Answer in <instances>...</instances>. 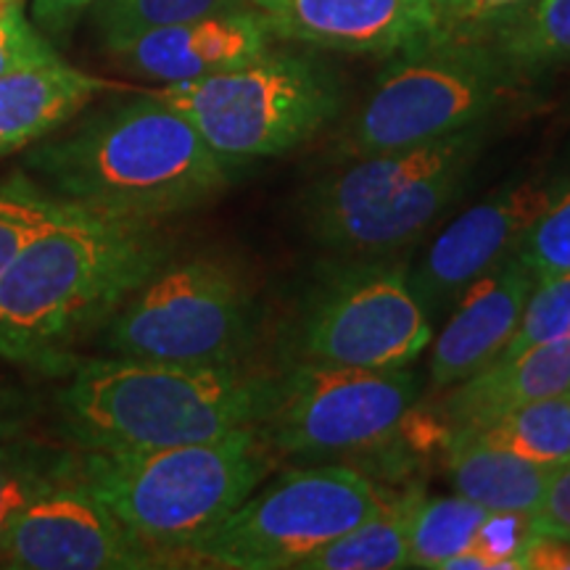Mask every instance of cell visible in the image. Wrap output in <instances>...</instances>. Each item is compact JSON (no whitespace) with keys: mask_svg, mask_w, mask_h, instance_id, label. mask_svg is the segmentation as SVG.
<instances>
[{"mask_svg":"<svg viewBox=\"0 0 570 570\" xmlns=\"http://www.w3.org/2000/svg\"><path fill=\"white\" fill-rule=\"evenodd\" d=\"M173 248L159 223L59 202L0 273V356L46 375L69 373L75 346L167 265Z\"/></svg>","mask_w":570,"mask_h":570,"instance_id":"1","label":"cell"},{"mask_svg":"<svg viewBox=\"0 0 570 570\" xmlns=\"http://www.w3.org/2000/svg\"><path fill=\"white\" fill-rule=\"evenodd\" d=\"M233 173L154 92L92 114L61 138H42L24 156V175L51 198L148 223L212 204Z\"/></svg>","mask_w":570,"mask_h":570,"instance_id":"2","label":"cell"},{"mask_svg":"<svg viewBox=\"0 0 570 570\" xmlns=\"http://www.w3.org/2000/svg\"><path fill=\"white\" fill-rule=\"evenodd\" d=\"M267 402L269 377L240 365H173L106 354L75 362L56 396V415L80 452H142L256 428Z\"/></svg>","mask_w":570,"mask_h":570,"instance_id":"3","label":"cell"},{"mask_svg":"<svg viewBox=\"0 0 570 570\" xmlns=\"http://www.w3.org/2000/svg\"><path fill=\"white\" fill-rule=\"evenodd\" d=\"M267 470L269 446L256 428L202 444L80 452L82 481L159 566L185 562Z\"/></svg>","mask_w":570,"mask_h":570,"instance_id":"4","label":"cell"},{"mask_svg":"<svg viewBox=\"0 0 570 570\" xmlns=\"http://www.w3.org/2000/svg\"><path fill=\"white\" fill-rule=\"evenodd\" d=\"M483 142L487 122L404 151L354 159L304 190L306 230L341 254L407 246L458 202Z\"/></svg>","mask_w":570,"mask_h":570,"instance_id":"5","label":"cell"},{"mask_svg":"<svg viewBox=\"0 0 570 570\" xmlns=\"http://www.w3.org/2000/svg\"><path fill=\"white\" fill-rule=\"evenodd\" d=\"M180 111L227 167L281 156L323 130L341 111L336 71L317 56L273 51L217 75L154 90Z\"/></svg>","mask_w":570,"mask_h":570,"instance_id":"6","label":"cell"},{"mask_svg":"<svg viewBox=\"0 0 570 570\" xmlns=\"http://www.w3.org/2000/svg\"><path fill=\"white\" fill-rule=\"evenodd\" d=\"M518 80L487 38H428L391 56L336 146V161L404 151L487 122Z\"/></svg>","mask_w":570,"mask_h":570,"instance_id":"7","label":"cell"},{"mask_svg":"<svg viewBox=\"0 0 570 570\" xmlns=\"http://www.w3.org/2000/svg\"><path fill=\"white\" fill-rule=\"evenodd\" d=\"M256 302L240 269L217 256L167 262L104 323L106 354L173 365H240Z\"/></svg>","mask_w":570,"mask_h":570,"instance_id":"8","label":"cell"},{"mask_svg":"<svg viewBox=\"0 0 570 570\" xmlns=\"http://www.w3.org/2000/svg\"><path fill=\"white\" fill-rule=\"evenodd\" d=\"M386 504L365 475L344 465L298 468L240 502L185 562L227 570L298 568Z\"/></svg>","mask_w":570,"mask_h":570,"instance_id":"9","label":"cell"},{"mask_svg":"<svg viewBox=\"0 0 570 570\" xmlns=\"http://www.w3.org/2000/svg\"><path fill=\"white\" fill-rule=\"evenodd\" d=\"M420 396L407 367L362 370L298 362L283 377H269V402L259 436L269 452L354 454L394 436Z\"/></svg>","mask_w":570,"mask_h":570,"instance_id":"10","label":"cell"},{"mask_svg":"<svg viewBox=\"0 0 570 570\" xmlns=\"http://www.w3.org/2000/svg\"><path fill=\"white\" fill-rule=\"evenodd\" d=\"M433 338L431 312L402 265H346L315 285L296 327L302 362L407 367Z\"/></svg>","mask_w":570,"mask_h":570,"instance_id":"11","label":"cell"},{"mask_svg":"<svg viewBox=\"0 0 570 570\" xmlns=\"http://www.w3.org/2000/svg\"><path fill=\"white\" fill-rule=\"evenodd\" d=\"M11 570H138L161 568L82 481L80 468L21 512L0 544Z\"/></svg>","mask_w":570,"mask_h":570,"instance_id":"12","label":"cell"},{"mask_svg":"<svg viewBox=\"0 0 570 570\" xmlns=\"http://www.w3.org/2000/svg\"><path fill=\"white\" fill-rule=\"evenodd\" d=\"M562 194L552 180H523L470 206L433 240L423 265L410 275L425 309H444L475 277L518 254L531 227Z\"/></svg>","mask_w":570,"mask_h":570,"instance_id":"13","label":"cell"},{"mask_svg":"<svg viewBox=\"0 0 570 570\" xmlns=\"http://www.w3.org/2000/svg\"><path fill=\"white\" fill-rule=\"evenodd\" d=\"M275 38L360 56H394L436 35L433 0H252Z\"/></svg>","mask_w":570,"mask_h":570,"instance_id":"14","label":"cell"},{"mask_svg":"<svg viewBox=\"0 0 570 570\" xmlns=\"http://www.w3.org/2000/svg\"><path fill=\"white\" fill-rule=\"evenodd\" d=\"M273 30L256 9L217 13L114 42L106 53L125 71L164 85L198 80L254 61L273 46Z\"/></svg>","mask_w":570,"mask_h":570,"instance_id":"15","label":"cell"},{"mask_svg":"<svg viewBox=\"0 0 570 570\" xmlns=\"http://www.w3.org/2000/svg\"><path fill=\"white\" fill-rule=\"evenodd\" d=\"M537 283V275L520 254L475 277L460 294L458 309L433 344V386H458L487 370L510 344Z\"/></svg>","mask_w":570,"mask_h":570,"instance_id":"16","label":"cell"},{"mask_svg":"<svg viewBox=\"0 0 570 570\" xmlns=\"http://www.w3.org/2000/svg\"><path fill=\"white\" fill-rule=\"evenodd\" d=\"M117 85L61 59L0 75V159L24 151Z\"/></svg>","mask_w":570,"mask_h":570,"instance_id":"17","label":"cell"},{"mask_svg":"<svg viewBox=\"0 0 570 570\" xmlns=\"http://www.w3.org/2000/svg\"><path fill=\"white\" fill-rule=\"evenodd\" d=\"M458 386L444 404V415L454 431L489 423L537 399L566 394L570 391V333L512 360L491 362Z\"/></svg>","mask_w":570,"mask_h":570,"instance_id":"18","label":"cell"},{"mask_svg":"<svg viewBox=\"0 0 570 570\" xmlns=\"http://www.w3.org/2000/svg\"><path fill=\"white\" fill-rule=\"evenodd\" d=\"M554 468L523 460L502 449L449 436L446 479L454 491L489 512L533 515Z\"/></svg>","mask_w":570,"mask_h":570,"instance_id":"19","label":"cell"},{"mask_svg":"<svg viewBox=\"0 0 570 570\" xmlns=\"http://www.w3.org/2000/svg\"><path fill=\"white\" fill-rule=\"evenodd\" d=\"M515 80L570 63V0H529L481 35Z\"/></svg>","mask_w":570,"mask_h":570,"instance_id":"20","label":"cell"},{"mask_svg":"<svg viewBox=\"0 0 570 570\" xmlns=\"http://www.w3.org/2000/svg\"><path fill=\"white\" fill-rule=\"evenodd\" d=\"M452 436L475 444L502 449L539 465L560 468L570 462V391L558 396L537 399L489 423L458 428Z\"/></svg>","mask_w":570,"mask_h":570,"instance_id":"21","label":"cell"},{"mask_svg":"<svg viewBox=\"0 0 570 570\" xmlns=\"http://www.w3.org/2000/svg\"><path fill=\"white\" fill-rule=\"evenodd\" d=\"M420 494L383 504L373 518L312 552L302 570H396L410 568V529Z\"/></svg>","mask_w":570,"mask_h":570,"instance_id":"22","label":"cell"},{"mask_svg":"<svg viewBox=\"0 0 570 570\" xmlns=\"http://www.w3.org/2000/svg\"><path fill=\"white\" fill-rule=\"evenodd\" d=\"M80 468V452L27 433L0 441V544L35 499L71 479Z\"/></svg>","mask_w":570,"mask_h":570,"instance_id":"23","label":"cell"},{"mask_svg":"<svg viewBox=\"0 0 570 570\" xmlns=\"http://www.w3.org/2000/svg\"><path fill=\"white\" fill-rule=\"evenodd\" d=\"M491 512L465 497H420L410 529V568H444L446 560L468 550Z\"/></svg>","mask_w":570,"mask_h":570,"instance_id":"24","label":"cell"},{"mask_svg":"<svg viewBox=\"0 0 570 570\" xmlns=\"http://www.w3.org/2000/svg\"><path fill=\"white\" fill-rule=\"evenodd\" d=\"M244 9H254L252 0H98L96 27L104 48H109L161 27Z\"/></svg>","mask_w":570,"mask_h":570,"instance_id":"25","label":"cell"},{"mask_svg":"<svg viewBox=\"0 0 570 570\" xmlns=\"http://www.w3.org/2000/svg\"><path fill=\"white\" fill-rule=\"evenodd\" d=\"M59 212V202L40 190L24 173L0 183V273Z\"/></svg>","mask_w":570,"mask_h":570,"instance_id":"26","label":"cell"},{"mask_svg":"<svg viewBox=\"0 0 570 570\" xmlns=\"http://www.w3.org/2000/svg\"><path fill=\"white\" fill-rule=\"evenodd\" d=\"M566 333H570V269L537 283L510 344L497 360H512V356L566 336Z\"/></svg>","mask_w":570,"mask_h":570,"instance_id":"27","label":"cell"},{"mask_svg":"<svg viewBox=\"0 0 570 570\" xmlns=\"http://www.w3.org/2000/svg\"><path fill=\"white\" fill-rule=\"evenodd\" d=\"M520 259L537 275V281L570 269V190H566L541 219L531 227L518 248Z\"/></svg>","mask_w":570,"mask_h":570,"instance_id":"28","label":"cell"},{"mask_svg":"<svg viewBox=\"0 0 570 570\" xmlns=\"http://www.w3.org/2000/svg\"><path fill=\"white\" fill-rule=\"evenodd\" d=\"M53 59H59V53L30 24L21 3L0 6V75Z\"/></svg>","mask_w":570,"mask_h":570,"instance_id":"29","label":"cell"},{"mask_svg":"<svg viewBox=\"0 0 570 570\" xmlns=\"http://www.w3.org/2000/svg\"><path fill=\"white\" fill-rule=\"evenodd\" d=\"M439 38H481L494 21L529 0H433Z\"/></svg>","mask_w":570,"mask_h":570,"instance_id":"30","label":"cell"},{"mask_svg":"<svg viewBox=\"0 0 570 570\" xmlns=\"http://www.w3.org/2000/svg\"><path fill=\"white\" fill-rule=\"evenodd\" d=\"M531 533H550V537H570V462L554 468L550 483L539 508L533 510Z\"/></svg>","mask_w":570,"mask_h":570,"instance_id":"31","label":"cell"},{"mask_svg":"<svg viewBox=\"0 0 570 570\" xmlns=\"http://www.w3.org/2000/svg\"><path fill=\"white\" fill-rule=\"evenodd\" d=\"M523 570H570V539L550 537V533H531L520 552Z\"/></svg>","mask_w":570,"mask_h":570,"instance_id":"32","label":"cell"},{"mask_svg":"<svg viewBox=\"0 0 570 570\" xmlns=\"http://www.w3.org/2000/svg\"><path fill=\"white\" fill-rule=\"evenodd\" d=\"M98 0H32V17L46 32L59 35L69 30V24L88 6H96Z\"/></svg>","mask_w":570,"mask_h":570,"instance_id":"33","label":"cell"},{"mask_svg":"<svg viewBox=\"0 0 570 570\" xmlns=\"http://www.w3.org/2000/svg\"><path fill=\"white\" fill-rule=\"evenodd\" d=\"M32 415L35 412L27 404V399L21 396V391L0 381V441L24 433Z\"/></svg>","mask_w":570,"mask_h":570,"instance_id":"34","label":"cell"},{"mask_svg":"<svg viewBox=\"0 0 570 570\" xmlns=\"http://www.w3.org/2000/svg\"><path fill=\"white\" fill-rule=\"evenodd\" d=\"M568 539H570V537H568Z\"/></svg>","mask_w":570,"mask_h":570,"instance_id":"35","label":"cell"}]
</instances>
